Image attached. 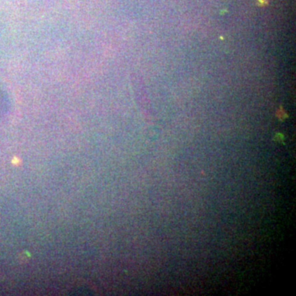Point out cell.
Listing matches in <instances>:
<instances>
[{"label":"cell","mask_w":296,"mask_h":296,"mask_svg":"<svg viewBox=\"0 0 296 296\" xmlns=\"http://www.w3.org/2000/svg\"><path fill=\"white\" fill-rule=\"evenodd\" d=\"M258 4L259 5H261V6H265V5H266L267 4V0H258Z\"/></svg>","instance_id":"cell-1"}]
</instances>
